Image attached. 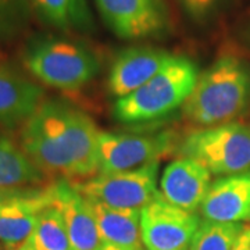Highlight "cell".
<instances>
[{"mask_svg":"<svg viewBox=\"0 0 250 250\" xmlns=\"http://www.w3.org/2000/svg\"><path fill=\"white\" fill-rule=\"evenodd\" d=\"M100 131L86 113L62 100H43L24 123L20 145L46 174L67 178L99 172Z\"/></svg>","mask_w":250,"mask_h":250,"instance_id":"1","label":"cell"},{"mask_svg":"<svg viewBox=\"0 0 250 250\" xmlns=\"http://www.w3.org/2000/svg\"><path fill=\"white\" fill-rule=\"evenodd\" d=\"M249 100V67L233 56H224L199 75L182 108L190 123L206 128L231 123Z\"/></svg>","mask_w":250,"mask_h":250,"instance_id":"2","label":"cell"},{"mask_svg":"<svg viewBox=\"0 0 250 250\" xmlns=\"http://www.w3.org/2000/svg\"><path fill=\"white\" fill-rule=\"evenodd\" d=\"M196 65L174 56L170 62L141 88L116 100L114 117L124 124L160 120L182 107L196 85Z\"/></svg>","mask_w":250,"mask_h":250,"instance_id":"3","label":"cell"},{"mask_svg":"<svg viewBox=\"0 0 250 250\" xmlns=\"http://www.w3.org/2000/svg\"><path fill=\"white\" fill-rule=\"evenodd\" d=\"M24 65L35 80L60 90L80 89L99 71L89 49L59 38L32 42L24 53Z\"/></svg>","mask_w":250,"mask_h":250,"instance_id":"4","label":"cell"},{"mask_svg":"<svg viewBox=\"0 0 250 250\" xmlns=\"http://www.w3.org/2000/svg\"><path fill=\"white\" fill-rule=\"evenodd\" d=\"M181 157L193 159L211 175L231 177L250 172V126L227 123L199 128L179 143Z\"/></svg>","mask_w":250,"mask_h":250,"instance_id":"5","label":"cell"},{"mask_svg":"<svg viewBox=\"0 0 250 250\" xmlns=\"http://www.w3.org/2000/svg\"><path fill=\"white\" fill-rule=\"evenodd\" d=\"M160 161L141 168L120 172H107L88 178L83 182H72L89 200L103 205L142 211L149 203L160 196L157 177Z\"/></svg>","mask_w":250,"mask_h":250,"instance_id":"6","label":"cell"},{"mask_svg":"<svg viewBox=\"0 0 250 250\" xmlns=\"http://www.w3.org/2000/svg\"><path fill=\"white\" fill-rule=\"evenodd\" d=\"M174 146L171 132L156 134H117L100 131L99 172H120L160 161Z\"/></svg>","mask_w":250,"mask_h":250,"instance_id":"7","label":"cell"},{"mask_svg":"<svg viewBox=\"0 0 250 250\" xmlns=\"http://www.w3.org/2000/svg\"><path fill=\"white\" fill-rule=\"evenodd\" d=\"M202 223L196 213L187 211L159 196L141 211V238L146 250H189Z\"/></svg>","mask_w":250,"mask_h":250,"instance_id":"8","label":"cell"},{"mask_svg":"<svg viewBox=\"0 0 250 250\" xmlns=\"http://www.w3.org/2000/svg\"><path fill=\"white\" fill-rule=\"evenodd\" d=\"M52 203L53 184L0 190V242L10 250L21 246L34 231L42 210Z\"/></svg>","mask_w":250,"mask_h":250,"instance_id":"9","label":"cell"},{"mask_svg":"<svg viewBox=\"0 0 250 250\" xmlns=\"http://www.w3.org/2000/svg\"><path fill=\"white\" fill-rule=\"evenodd\" d=\"M106 24L116 35L138 39L166 27L167 14L161 0H95Z\"/></svg>","mask_w":250,"mask_h":250,"instance_id":"10","label":"cell"},{"mask_svg":"<svg viewBox=\"0 0 250 250\" xmlns=\"http://www.w3.org/2000/svg\"><path fill=\"white\" fill-rule=\"evenodd\" d=\"M211 182V172L205 166L189 157H179L164 168L159 190L171 205L196 213Z\"/></svg>","mask_w":250,"mask_h":250,"instance_id":"11","label":"cell"},{"mask_svg":"<svg viewBox=\"0 0 250 250\" xmlns=\"http://www.w3.org/2000/svg\"><path fill=\"white\" fill-rule=\"evenodd\" d=\"M54 203L62 210L72 250H98L104 245L90 202L74 184L60 179L53 184Z\"/></svg>","mask_w":250,"mask_h":250,"instance_id":"12","label":"cell"},{"mask_svg":"<svg viewBox=\"0 0 250 250\" xmlns=\"http://www.w3.org/2000/svg\"><path fill=\"white\" fill-rule=\"evenodd\" d=\"M168 52L150 47H131L117 56L108 75V88L117 99L141 88L172 59Z\"/></svg>","mask_w":250,"mask_h":250,"instance_id":"13","label":"cell"},{"mask_svg":"<svg viewBox=\"0 0 250 250\" xmlns=\"http://www.w3.org/2000/svg\"><path fill=\"white\" fill-rule=\"evenodd\" d=\"M199 210L208 221L250 223V172L213 181Z\"/></svg>","mask_w":250,"mask_h":250,"instance_id":"14","label":"cell"},{"mask_svg":"<svg viewBox=\"0 0 250 250\" xmlns=\"http://www.w3.org/2000/svg\"><path fill=\"white\" fill-rule=\"evenodd\" d=\"M43 89L10 67H0V124L25 123L45 100Z\"/></svg>","mask_w":250,"mask_h":250,"instance_id":"15","label":"cell"},{"mask_svg":"<svg viewBox=\"0 0 250 250\" xmlns=\"http://www.w3.org/2000/svg\"><path fill=\"white\" fill-rule=\"evenodd\" d=\"M89 202L104 243L125 250H139L142 248L141 211L117 208L95 200Z\"/></svg>","mask_w":250,"mask_h":250,"instance_id":"16","label":"cell"},{"mask_svg":"<svg viewBox=\"0 0 250 250\" xmlns=\"http://www.w3.org/2000/svg\"><path fill=\"white\" fill-rule=\"evenodd\" d=\"M46 175L20 143L0 135V190L39 187L46 181Z\"/></svg>","mask_w":250,"mask_h":250,"instance_id":"17","label":"cell"},{"mask_svg":"<svg viewBox=\"0 0 250 250\" xmlns=\"http://www.w3.org/2000/svg\"><path fill=\"white\" fill-rule=\"evenodd\" d=\"M24 243L34 250H72L67 225L59 206L52 203L42 210L34 231Z\"/></svg>","mask_w":250,"mask_h":250,"instance_id":"18","label":"cell"},{"mask_svg":"<svg viewBox=\"0 0 250 250\" xmlns=\"http://www.w3.org/2000/svg\"><path fill=\"white\" fill-rule=\"evenodd\" d=\"M243 223H215L202 220L189 250H232Z\"/></svg>","mask_w":250,"mask_h":250,"instance_id":"19","label":"cell"},{"mask_svg":"<svg viewBox=\"0 0 250 250\" xmlns=\"http://www.w3.org/2000/svg\"><path fill=\"white\" fill-rule=\"evenodd\" d=\"M41 17L59 28L81 25L86 21L85 0H32Z\"/></svg>","mask_w":250,"mask_h":250,"instance_id":"20","label":"cell"},{"mask_svg":"<svg viewBox=\"0 0 250 250\" xmlns=\"http://www.w3.org/2000/svg\"><path fill=\"white\" fill-rule=\"evenodd\" d=\"M22 18L20 0H0V39L11 35Z\"/></svg>","mask_w":250,"mask_h":250,"instance_id":"21","label":"cell"},{"mask_svg":"<svg viewBox=\"0 0 250 250\" xmlns=\"http://www.w3.org/2000/svg\"><path fill=\"white\" fill-rule=\"evenodd\" d=\"M185 9L195 17H203L213 9L217 0H181Z\"/></svg>","mask_w":250,"mask_h":250,"instance_id":"22","label":"cell"},{"mask_svg":"<svg viewBox=\"0 0 250 250\" xmlns=\"http://www.w3.org/2000/svg\"><path fill=\"white\" fill-rule=\"evenodd\" d=\"M232 250H250V224H243L241 235Z\"/></svg>","mask_w":250,"mask_h":250,"instance_id":"23","label":"cell"},{"mask_svg":"<svg viewBox=\"0 0 250 250\" xmlns=\"http://www.w3.org/2000/svg\"><path fill=\"white\" fill-rule=\"evenodd\" d=\"M98 250H125L121 249V248H118V246H114V245H107V243H104L102 248H99Z\"/></svg>","mask_w":250,"mask_h":250,"instance_id":"24","label":"cell"},{"mask_svg":"<svg viewBox=\"0 0 250 250\" xmlns=\"http://www.w3.org/2000/svg\"><path fill=\"white\" fill-rule=\"evenodd\" d=\"M13 250H34V249H31L28 245H25V243H22L21 246H18V248H16V249H13Z\"/></svg>","mask_w":250,"mask_h":250,"instance_id":"25","label":"cell"},{"mask_svg":"<svg viewBox=\"0 0 250 250\" xmlns=\"http://www.w3.org/2000/svg\"><path fill=\"white\" fill-rule=\"evenodd\" d=\"M139 250H146V249H145V248H141V249H139Z\"/></svg>","mask_w":250,"mask_h":250,"instance_id":"26","label":"cell"},{"mask_svg":"<svg viewBox=\"0 0 250 250\" xmlns=\"http://www.w3.org/2000/svg\"><path fill=\"white\" fill-rule=\"evenodd\" d=\"M0 250H1V248H0Z\"/></svg>","mask_w":250,"mask_h":250,"instance_id":"27","label":"cell"}]
</instances>
